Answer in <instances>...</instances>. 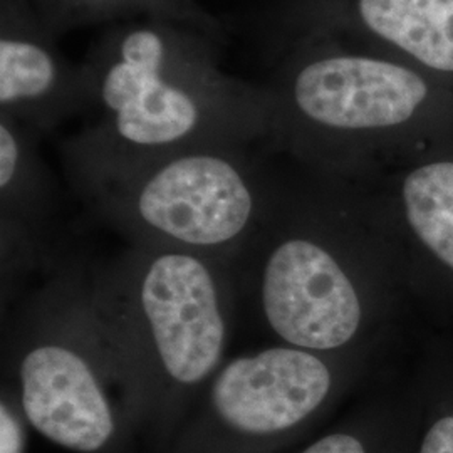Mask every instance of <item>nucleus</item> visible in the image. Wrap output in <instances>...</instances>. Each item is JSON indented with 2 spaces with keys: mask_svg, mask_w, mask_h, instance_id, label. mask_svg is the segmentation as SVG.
I'll list each match as a JSON object with an SVG mask.
<instances>
[{
  "mask_svg": "<svg viewBox=\"0 0 453 453\" xmlns=\"http://www.w3.org/2000/svg\"><path fill=\"white\" fill-rule=\"evenodd\" d=\"M2 282L52 265L46 241L48 185L20 123L0 119Z\"/></svg>",
  "mask_w": 453,
  "mask_h": 453,
  "instance_id": "8",
  "label": "nucleus"
},
{
  "mask_svg": "<svg viewBox=\"0 0 453 453\" xmlns=\"http://www.w3.org/2000/svg\"><path fill=\"white\" fill-rule=\"evenodd\" d=\"M403 196L413 230L453 269V163L415 170L406 179Z\"/></svg>",
  "mask_w": 453,
  "mask_h": 453,
  "instance_id": "11",
  "label": "nucleus"
},
{
  "mask_svg": "<svg viewBox=\"0 0 453 453\" xmlns=\"http://www.w3.org/2000/svg\"><path fill=\"white\" fill-rule=\"evenodd\" d=\"M67 4H76V5H86V7H108L114 5L125 0H65Z\"/></svg>",
  "mask_w": 453,
  "mask_h": 453,
  "instance_id": "12",
  "label": "nucleus"
},
{
  "mask_svg": "<svg viewBox=\"0 0 453 453\" xmlns=\"http://www.w3.org/2000/svg\"><path fill=\"white\" fill-rule=\"evenodd\" d=\"M29 426L76 453H127L134 440L119 376L88 291V271L61 269L34 292L11 344Z\"/></svg>",
  "mask_w": 453,
  "mask_h": 453,
  "instance_id": "4",
  "label": "nucleus"
},
{
  "mask_svg": "<svg viewBox=\"0 0 453 453\" xmlns=\"http://www.w3.org/2000/svg\"><path fill=\"white\" fill-rule=\"evenodd\" d=\"M292 95L297 110L316 125L378 130L405 123L426 96V84L402 65L336 56L304 65Z\"/></svg>",
  "mask_w": 453,
  "mask_h": 453,
  "instance_id": "7",
  "label": "nucleus"
},
{
  "mask_svg": "<svg viewBox=\"0 0 453 453\" xmlns=\"http://www.w3.org/2000/svg\"><path fill=\"white\" fill-rule=\"evenodd\" d=\"M357 9L372 33L423 65L453 71V0H359Z\"/></svg>",
  "mask_w": 453,
  "mask_h": 453,
  "instance_id": "10",
  "label": "nucleus"
},
{
  "mask_svg": "<svg viewBox=\"0 0 453 453\" xmlns=\"http://www.w3.org/2000/svg\"><path fill=\"white\" fill-rule=\"evenodd\" d=\"M97 213L133 245L226 265L269 226L264 177L243 146H200L76 175Z\"/></svg>",
  "mask_w": 453,
  "mask_h": 453,
  "instance_id": "3",
  "label": "nucleus"
},
{
  "mask_svg": "<svg viewBox=\"0 0 453 453\" xmlns=\"http://www.w3.org/2000/svg\"><path fill=\"white\" fill-rule=\"evenodd\" d=\"M334 374L314 351L271 346L226 359L168 453H279L329 402Z\"/></svg>",
  "mask_w": 453,
  "mask_h": 453,
  "instance_id": "5",
  "label": "nucleus"
},
{
  "mask_svg": "<svg viewBox=\"0 0 453 453\" xmlns=\"http://www.w3.org/2000/svg\"><path fill=\"white\" fill-rule=\"evenodd\" d=\"M250 256L260 321L284 344L327 353L357 338L365 316L361 294L324 243L262 234Z\"/></svg>",
  "mask_w": 453,
  "mask_h": 453,
  "instance_id": "6",
  "label": "nucleus"
},
{
  "mask_svg": "<svg viewBox=\"0 0 453 453\" xmlns=\"http://www.w3.org/2000/svg\"><path fill=\"white\" fill-rule=\"evenodd\" d=\"M61 61L48 42L26 33L4 31L0 39L2 114L33 127H49L61 114Z\"/></svg>",
  "mask_w": 453,
  "mask_h": 453,
  "instance_id": "9",
  "label": "nucleus"
},
{
  "mask_svg": "<svg viewBox=\"0 0 453 453\" xmlns=\"http://www.w3.org/2000/svg\"><path fill=\"white\" fill-rule=\"evenodd\" d=\"M230 271L192 252L131 243L88 273L127 421L150 453H168L226 363L235 312Z\"/></svg>",
  "mask_w": 453,
  "mask_h": 453,
  "instance_id": "1",
  "label": "nucleus"
},
{
  "mask_svg": "<svg viewBox=\"0 0 453 453\" xmlns=\"http://www.w3.org/2000/svg\"><path fill=\"white\" fill-rule=\"evenodd\" d=\"M217 80L192 65L168 26L121 31L101 54L95 91L103 118L71 148L76 175L200 146L264 136V104L215 96Z\"/></svg>",
  "mask_w": 453,
  "mask_h": 453,
  "instance_id": "2",
  "label": "nucleus"
}]
</instances>
